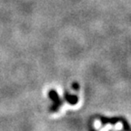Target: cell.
Segmentation results:
<instances>
[{"label": "cell", "mask_w": 131, "mask_h": 131, "mask_svg": "<svg viewBox=\"0 0 131 131\" xmlns=\"http://www.w3.org/2000/svg\"><path fill=\"white\" fill-rule=\"evenodd\" d=\"M48 96L51 100L54 101L53 105L50 106V111L51 112H56V111L59 109L60 106L62 105L61 100H60L59 96H58V95H57V93L56 92L55 90H50L48 92Z\"/></svg>", "instance_id": "6da1fadb"}, {"label": "cell", "mask_w": 131, "mask_h": 131, "mask_svg": "<svg viewBox=\"0 0 131 131\" xmlns=\"http://www.w3.org/2000/svg\"><path fill=\"white\" fill-rule=\"evenodd\" d=\"M65 98L67 99V101H68V103H70V104H76L77 101H78L77 96H72V95L68 94V93H65Z\"/></svg>", "instance_id": "7a4b0ae2"}, {"label": "cell", "mask_w": 131, "mask_h": 131, "mask_svg": "<svg viewBox=\"0 0 131 131\" xmlns=\"http://www.w3.org/2000/svg\"><path fill=\"white\" fill-rule=\"evenodd\" d=\"M95 127H100V122H99V121H96V123H95Z\"/></svg>", "instance_id": "3957f363"}]
</instances>
